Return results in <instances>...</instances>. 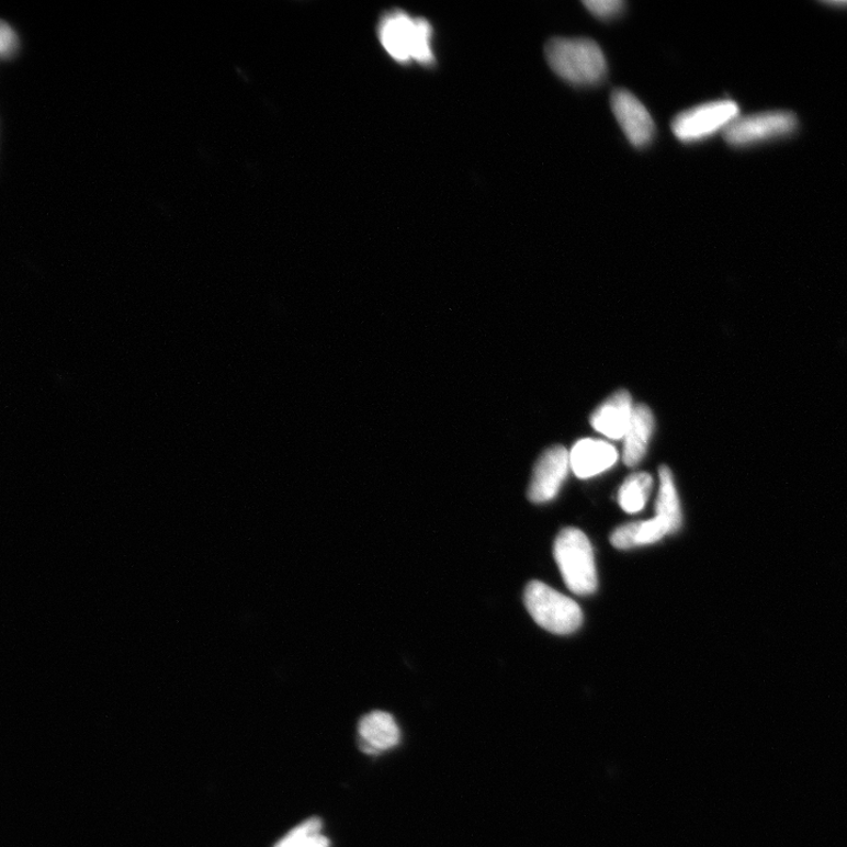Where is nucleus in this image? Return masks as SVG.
I'll use <instances>...</instances> for the list:
<instances>
[{"label":"nucleus","mask_w":847,"mask_h":847,"mask_svg":"<svg viewBox=\"0 0 847 847\" xmlns=\"http://www.w3.org/2000/svg\"><path fill=\"white\" fill-rule=\"evenodd\" d=\"M613 115L629 142L635 148H645L653 142L656 127L644 104L630 91L618 89L611 95Z\"/></svg>","instance_id":"7"},{"label":"nucleus","mask_w":847,"mask_h":847,"mask_svg":"<svg viewBox=\"0 0 847 847\" xmlns=\"http://www.w3.org/2000/svg\"><path fill=\"white\" fill-rule=\"evenodd\" d=\"M555 560L569 591L586 596L597 590L594 550L588 537L580 530L567 528L558 534Z\"/></svg>","instance_id":"3"},{"label":"nucleus","mask_w":847,"mask_h":847,"mask_svg":"<svg viewBox=\"0 0 847 847\" xmlns=\"http://www.w3.org/2000/svg\"><path fill=\"white\" fill-rule=\"evenodd\" d=\"M654 428L653 411L644 404L634 406L630 427L624 437L623 460L628 466H637L642 462Z\"/></svg>","instance_id":"12"},{"label":"nucleus","mask_w":847,"mask_h":847,"mask_svg":"<svg viewBox=\"0 0 847 847\" xmlns=\"http://www.w3.org/2000/svg\"><path fill=\"white\" fill-rule=\"evenodd\" d=\"M362 750L369 755H379L396 747L400 741V730L387 712L373 711L363 716L358 726Z\"/></svg>","instance_id":"9"},{"label":"nucleus","mask_w":847,"mask_h":847,"mask_svg":"<svg viewBox=\"0 0 847 847\" xmlns=\"http://www.w3.org/2000/svg\"><path fill=\"white\" fill-rule=\"evenodd\" d=\"M826 4L827 5L829 4V5H833V7H836V8H847V2H845V0H839V2H829V3H826Z\"/></svg>","instance_id":"20"},{"label":"nucleus","mask_w":847,"mask_h":847,"mask_svg":"<svg viewBox=\"0 0 847 847\" xmlns=\"http://www.w3.org/2000/svg\"><path fill=\"white\" fill-rule=\"evenodd\" d=\"M568 467H572L569 453L564 447L547 449L534 466L528 493L530 500L542 504L555 498L566 478Z\"/></svg>","instance_id":"8"},{"label":"nucleus","mask_w":847,"mask_h":847,"mask_svg":"<svg viewBox=\"0 0 847 847\" xmlns=\"http://www.w3.org/2000/svg\"><path fill=\"white\" fill-rule=\"evenodd\" d=\"M306 847H330V842L327 837L319 835Z\"/></svg>","instance_id":"19"},{"label":"nucleus","mask_w":847,"mask_h":847,"mask_svg":"<svg viewBox=\"0 0 847 847\" xmlns=\"http://www.w3.org/2000/svg\"><path fill=\"white\" fill-rule=\"evenodd\" d=\"M653 477L645 472H637L629 476L618 493V501L628 513H637L645 507L653 488Z\"/></svg>","instance_id":"14"},{"label":"nucleus","mask_w":847,"mask_h":847,"mask_svg":"<svg viewBox=\"0 0 847 847\" xmlns=\"http://www.w3.org/2000/svg\"><path fill=\"white\" fill-rule=\"evenodd\" d=\"M524 602L533 621L549 632L574 633L583 623V612L577 602L542 581L528 584Z\"/></svg>","instance_id":"4"},{"label":"nucleus","mask_w":847,"mask_h":847,"mask_svg":"<svg viewBox=\"0 0 847 847\" xmlns=\"http://www.w3.org/2000/svg\"><path fill=\"white\" fill-rule=\"evenodd\" d=\"M545 55L551 69L569 84H597L607 75L605 53L588 38H553Z\"/></svg>","instance_id":"1"},{"label":"nucleus","mask_w":847,"mask_h":847,"mask_svg":"<svg viewBox=\"0 0 847 847\" xmlns=\"http://www.w3.org/2000/svg\"><path fill=\"white\" fill-rule=\"evenodd\" d=\"M670 533L663 521L655 517L646 521H637V533H635V546L650 545L659 542L664 537Z\"/></svg>","instance_id":"16"},{"label":"nucleus","mask_w":847,"mask_h":847,"mask_svg":"<svg viewBox=\"0 0 847 847\" xmlns=\"http://www.w3.org/2000/svg\"><path fill=\"white\" fill-rule=\"evenodd\" d=\"M20 39L13 27L7 22L0 26V52L4 58L12 57L19 52Z\"/></svg>","instance_id":"18"},{"label":"nucleus","mask_w":847,"mask_h":847,"mask_svg":"<svg viewBox=\"0 0 847 847\" xmlns=\"http://www.w3.org/2000/svg\"><path fill=\"white\" fill-rule=\"evenodd\" d=\"M660 490L656 502V517L659 518L670 533L681 527V510L673 472L667 466L659 468Z\"/></svg>","instance_id":"13"},{"label":"nucleus","mask_w":847,"mask_h":847,"mask_svg":"<svg viewBox=\"0 0 847 847\" xmlns=\"http://www.w3.org/2000/svg\"><path fill=\"white\" fill-rule=\"evenodd\" d=\"M633 409L628 391L619 389L592 414L591 426L611 439H622L630 427Z\"/></svg>","instance_id":"11"},{"label":"nucleus","mask_w":847,"mask_h":847,"mask_svg":"<svg viewBox=\"0 0 847 847\" xmlns=\"http://www.w3.org/2000/svg\"><path fill=\"white\" fill-rule=\"evenodd\" d=\"M614 447L597 439H581L569 452V466L579 478H590L617 463Z\"/></svg>","instance_id":"10"},{"label":"nucleus","mask_w":847,"mask_h":847,"mask_svg":"<svg viewBox=\"0 0 847 847\" xmlns=\"http://www.w3.org/2000/svg\"><path fill=\"white\" fill-rule=\"evenodd\" d=\"M380 39L386 53L399 63L433 61L432 27L426 20L413 19L403 11L391 12L380 25Z\"/></svg>","instance_id":"2"},{"label":"nucleus","mask_w":847,"mask_h":847,"mask_svg":"<svg viewBox=\"0 0 847 847\" xmlns=\"http://www.w3.org/2000/svg\"><path fill=\"white\" fill-rule=\"evenodd\" d=\"M739 106L732 101H716L679 113L673 121L674 135L684 143L707 139L725 132L739 117Z\"/></svg>","instance_id":"5"},{"label":"nucleus","mask_w":847,"mask_h":847,"mask_svg":"<svg viewBox=\"0 0 847 847\" xmlns=\"http://www.w3.org/2000/svg\"><path fill=\"white\" fill-rule=\"evenodd\" d=\"M798 121L793 113L770 111L738 117L724 132L726 142L737 148L791 135Z\"/></svg>","instance_id":"6"},{"label":"nucleus","mask_w":847,"mask_h":847,"mask_svg":"<svg viewBox=\"0 0 847 847\" xmlns=\"http://www.w3.org/2000/svg\"><path fill=\"white\" fill-rule=\"evenodd\" d=\"M321 821L308 818L276 843L273 847H306L321 833Z\"/></svg>","instance_id":"15"},{"label":"nucleus","mask_w":847,"mask_h":847,"mask_svg":"<svg viewBox=\"0 0 847 847\" xmlns=\"http://www.w3.org/2000/svg\"><path fill=\"white\" fill-rule=\"evenodd\" d=\"M583 4L588 9L596 18L601 20H609L616 18L624 10L625 3L622 0H586Z\"/></svg>","instance_id":"17"}]
</instances>
